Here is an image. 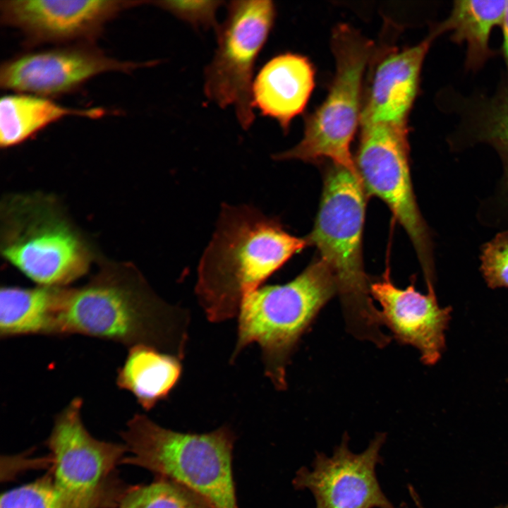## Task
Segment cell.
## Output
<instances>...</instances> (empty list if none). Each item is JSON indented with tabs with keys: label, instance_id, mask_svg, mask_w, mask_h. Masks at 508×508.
<instances>
[{
	"label": "cell",
	"instance_id": "7402d4cb",
	"mask_svg": "<svg viewBox=\"0 0 508 508\" xmlns=\"http://www.w3.org/2000/svg\"><path fill=\"white\" fill-rule=\"evenodd\" d=\"M118 508H211L198 495L173 480L157 478L154 482L131 488L119 499Z\"/></svg>",
	"mask_w": 508,
	"mask_h": 508
},
{
	"label": "cell",
	"instance_id": "7c38bea8",
	"mask_svg": "<svg viewBox=\"0 0 508 508\" xmlns=\"http://www.w3.org/2000/svg\"><path fill=\"white\" fill-rule=\"evenodd\" d=\"M155 63L121 61L90 44H75L23 53L6 60L0 68V86L16 93L51 98L77 90L104 73H130Z\"/></svg>",
	"mask_w": 508,
	"mask_h": 508
},
{
	"label": "cell",
	"instance_id": "5bb4252c",
	"mask_svg": "<svg viewBox=\"0 0 508 508\" xmlns=\"http://www.w3.org/2000/svg\"><path fill=\"white\" fill-rule=\"evenodd\" d=\"M439 31L435 27L416 45L375 49L370 61L368 90L363 97L361 126L385 123L408 128L409 115L418 95L425 56Z\"/></svg>",
	"mask_w": 508,
	"mask_h": 508
},
{
	"label": "cell",
	"instance_id": "52a82bcc",
	"mask_svg": "<svg viewBox=\"0 0 508 508\" xmlns=\"http://www.w3.org/2000/svg\"><path fill=\"white\" fill-rule=\"evenodd\" d=\"M331 46L336 68L327 97L306 117L301 141L273 157L306 162L328 159L358 174L350 148L361 125L364 75L375 46L347 24L334 28Z\"/></svg>",
	"mask_w": 508,
	"mask_h": 508
},
{
	"label": "cell",
	"instance_id": "484cf974",
	"mask_svg": "<svg viewBox=\"0 0 508 508\" xmlns=\"http://www.w3.org/2000/svg\"><path fill=\"white\" fill-rule=\"evenodd\" d=\"M500 26H502L503 37L501 51L507 69L505 80L508 81V1H507L504 18Z\"/></svg>",
	"mask_w": 508,
	"mask_h": 508
},
{
	"label": "cell",
	"instance_id": "ba28073f",
	"mask_svg": "<svg viewBox=\"0 0 508 508\" xmlns=\"http://www.w3.org/2000/svg\"><path fill=\"white\" fill-rule=\"evenodd\" d=\"M360 128L354 162L366 195L376 196L388 205L413 243L425 282L435 281L433 242L411 179L408 128L385 123Z\"/></svg>",
	"mask_w": 508,
	"mask_h": 508
},
{
	"label": "cell",
	"instance_id": "9a60e30c",
	"mask_svg": "<svg viewBox=\"0 0 508 508\" xmlns=\"http://www.w3.org/2000/svg\"><path fill=\"white\" fill-rule=\"evenodd\" d=\"M370 291L381 307L382 325L398 341L419 350L424 364H435L445 349V332L452 308L439 306L435 289H428L426 294L417 291L413 284L399 289L385 276L370 284Z\"/></svg>",
	"mask_w": 508,
	"mask_h": 508
},
{
	"label": "cell",
	"instance_id": "5b68a950",
	"mask_svg": "<svg viewBox=\"0 0 508 508\" xmlns=\"http://www.w3.org/2000/svg\"><path fill=\"white\" fill-rule=\"evenodd\" d=\"M1 251L27 277L48 286H67L95 260L56 199L39 193L13 194L1 202Z\"/></svg>",
	"mask_w": 508,
	"mask_h": 508
},
{
	"label": "cell",
	"instance_id": "4316f807",
	"mask_svg": "<svg viewBox=\"0 0 508 508\" xmlns=\"http://www.w3.org/2000/svg\"><path fill=\"white\" fill-rule=\"evenodd\" d=\"M506 508H508V507H506Z\"/></svg>",
	"mask_w": 508,
	"mask_h": 508
},
{
	"label": "cell",
	"instance_id": "d4e9b609",
	"mask_svg": "<svg viewBox=\"0 0 508 508\" xmlns=\"http://www.w3.org/2000/svg\"><path fill=\"white\" fill-rule=\"evenodd\" d=\"M150 3L193 27L217 28L216 13L221 1H155Z\"/></svg>",
	"mask_w": 508,
	"mask_h": 508
},
{
	"label": "cell",
	"instance_id": "9c48e42d",
	"mask_svg": "<svg viewBox=\"0 0 508 508\" xmlns=\"http://www.w3.org/2000/svg\"><path fill=\"white\" fill-rule=\"evenodd\" d=\"M226 16L217 25V47L205 70L207 97L222 108L232 106L245 130L253 123V72L276 18L270 0L232 1Z\"/></svg>",
	"mask_w": 508,
	"mask_h": 508
},
{
	"label": "cell",
	"instance_id": "4fadbf2b",
	"mask_svg": "<svg viewBox=\"0 0 508 508\" xmlns=\"http://www.w3.org/2000/svg\"><path fill=\"white\" fill-rule=\"evenodd\" d=\"M117 0H4L1 22L18 30L30 45L91 44L124 10L145 4Z\"/></svg>",
	"mask_w": 508,
	"mask_h": 508
},
{
	"label": "cell",
	"instance_id": "8fae6325",
	"mask_svg": "<svg viewBox=\"0 0 508 508\" xmlns=\"http://www.w3.org/2000/svg\"><path fill=\"white\" fill-rule=\"evenodd\" d=\"M387 435L377 433L360 453L349 446L345 433L332 455L316 452L311 469L300 468L293 480L296 490H308L315 508H396L382 491L376 467Z\"/></svg>",
	"mask_w": 508,
	"mask_h": 508
},
{
	"label": "cell",
	"instance_id": "603a6c76",
	"mask_svg": "<svg viewBox=\"0 0 508 508\" xmlns=\"http://www.w3.org/2000/svg\"><path fill=\"white\" fill-rule=\"evenodd\" d=\"M0 508H67L52 476L16 488L1 496Z\"/></svg>",
	"mask_w": 508,
	"mask_h": 508
},
{
	"label": "cell",
	"instance_id": "ffe728a7",
	"mask_svg": "<svg viewBox=\"0 0 508 508\" xmlns=\"http://www.w3.org/2000/svg\"><path fill=\"white\" fill-rule=\"evenodd\" d=\"M63 286H4L0 291L1 338L54 335L55 315Z\"/></svg>",
	"mask_w": 508,
	"mask_h": 508
},
{
	"label": "cell",
	"instance_id": "6da1fadb",
	"mask_svg": "<svg viewBox=\"0 0 508 508\" xmlns=\"http://www.w3.org/2000/svg\"><path fill=\"white\" fill-rule=\"evenodd\" d=\"M188 325V311L159 298L135 267L100 260L99 271L85 284L63 288L54 335L147 345L181 359Z\"/></svg>",
	"mask_w": 508,
	"mask_h": 508
},
{
	"label": "cell",
	"instance_id": "cb8c5ba5",
	"mask_svg": "<svg viewBox=\"0 0 508 508\" xmlns=\"http://www.w3.org/2000/svg\"><path fill=\"white\" fill-rule=\"evenodd\" d=\"M480 271L490 289H508V231H500L480 248Z\"/></svg>",
	"mask_w": 508,
	"mask_h": 508
},
{
	"label": "cell",
	"instance_id": "30bf717a",
	"mask_svg": "<svg viewBox=\"0 0 508 508\" xmlns=\"http://www.w3.org/2000/svg\"><path fill=\"white\" fill-rule=\"evenodd\" d=\"M82 405L75 397L55 418L48 440L52 476L67 508H100L107 480L126 448L93 437L82 421Z\"/></svg>",
	"mask_w": 508,
	"mask_h": 508
},
{
	"label": "cell",
	"instance_id": "3957f363",
	"mask_svg": "<svg viewBox=\"0 0 508 508\" xmlns=\"http://www.w3.org/2000/svg\"><path fill=\"white\" fill-rule=\"evenodd\" d=\"M365 191L359 176L332 164L326 170L314 228L307 237L333 273L347 328L378 347L390 341L370 298L362 258Z\"/></svg>",
	"mask_w": 508,
	"mask_h": 508
},
{
	"label": "cell",
	"instance_id": "ac0fdd59",
	"mask_svg": "<svg viewBox=\"0 0 508 508\" xmlns=\"http://www.w3.org/2000/svg\"><path fill=\"white\" fill-rule=\"evenodd\" d=\"M181 358L152 346L130 347L123 365L118 369L116 384L131 392L145 410L168 397L181 375Z\"/></svg>",
	"mask_w": 508,
	"mask_h": 508
},
{
	"label": "cell",
	"instance_id": "7a4b0ae2",
	"mask_svg": "<svg viewBox=\"0 0 508 508\" xmlns=\"http://www.w3.org/2000/svg\"><path fill=\"white\" fill-rule=\"evenodd\" d=\"M308 244L253 206L223 205L198 267L195 293L208 320L237 315L243 298Z\"/></svg>",
	"mask_w": 508,
	"mask_h": 508
},
{
	"label": "cell",
	"instance_id": "d6986e66",
	"mask_svg": "<svg viewBox=\"0 0 508 508\" xmlns=\"http://www.w3.org/2000/svg\"><path fill=\"white\" fill-rule=\"evenodd\" d=\"M102 108L77 109L62 106L51 98L26 93L4 95L0 100V145H19L52 123L68 116L102 117Z\"/></svg>",
	"mask_w": 508,
	"mask_h": 508
},
{
	"label": "cell",
	"instance_id": "277c9868",
	"mask_svg": "<svg viewBox=\"0 0 508 508\" xmlns=\"http://www.w3.org/2000/svg\"><path fill=\"white\" fill-rule=\"evenodd\" d=\"M121 435L129 454L123 462L182 485L211 508H238L232 468L236 437L228 427L183 433L135 414Z\"/></svg>",
	"mask_w": 508,
	"mask_h": 508
},
{
	"label": "cell",
	"instance_id": "8992f818",
	"mask_svg": "<svg viewBox=\"0 0 508 508\" xmlns=\"http://www.w3.org/2000/svg\"><path fill=\"white\" fill-rule=\"evenodd\" d=\"M337 292L336 279L320 258L292 281L250 292L239 308L237 341L231 361L246 346L258 344L266 376L277 389H286V367L295 346Z\"/></svg>",
	"mask_w": 508,
	"mask_h": 508
},
{
	"label": "cell",
	"instance_id": "2e32d148",
	"mask_svg": "<svg viewBox=\"0 0 508 508\" xmlns=\"http://www.w3.org/2000/svg\"><path fill=\"white\" fill-rule=\"evenodd\" d=\"M461 129L450 140L452 149L477 143L493 147L502 164L494 193L481 202L478 218L487 226L508 231V81L492 96L478 95L463 102Z\"/></svg>",
	"mask_w": 508,
	"mask_h": 508
},
{
	"label": "cell",
	"instance_id": "44dd1931",
	"mask_svg": "<svg viewBox=\"0 0 508 508\" xmlns=\"http://www.w3.org/2000/svg\"><path fill=\"white\" fill-rule=\"evenodd\" d=\"M507 1L461 0L454 2L448 18L437 25L440 34L451 32L456 44L466 43V67L477 71L494 55L489 47L492 30L501 25Z\"/></svg>",
	"mask_w": 508,
	"mask_h": 508
},
{
	"label": "cell",
	"instance_id": "e0dca14e",
	"mask_svg": "<svg viewBox=\"0 0 508 508\" xmlns=\"http://www.w3.org/2000/svg\"><path fill=\"white\" fill-rule=\"evenodd\" d=\"M314 87L310 60L299 54L282 53L267 61L254 79L253 105L286 133L292 120L304 111Z\"/></svg>",
	"mask_w": 508,
	"mask_h": 508
}]
</instances>
